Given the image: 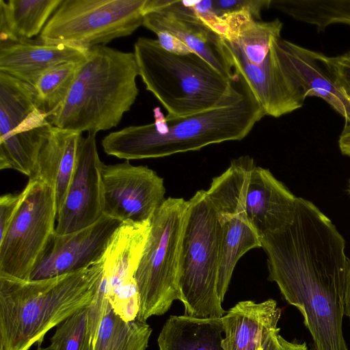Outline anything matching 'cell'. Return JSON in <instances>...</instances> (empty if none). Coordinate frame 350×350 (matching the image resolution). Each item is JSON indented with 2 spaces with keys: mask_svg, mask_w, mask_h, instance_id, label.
Instances as JSON below:
<instances>
[{
  "mask_svg": "<svg viewBox=\"0 0 350 350\" xmlns=\"http://www.w3.org/2000/svg\"><path fill=\"white\" fill-rule=\"evenodd\" d=\"M153 123L129 126L101 142L105 152L129 160L159 158L244 139L266 116L245 81L238 77L230 94L216 107L191 116L166 118L159 107Z\"/></svg>",
  "mask_w": 350,
  "mask_h": 350,
  "instance_id": "obj_1",
  "label": "cell"
},
{
  "mask_svg": "<svg viewBox=\"0 0 350 350\" xmlns=\"http://www.w3.org/2000/svg\"><path fill=\"white\" fill-rule=\"evenodd\" d=\"M103 256L78 271L45 280L0 275V350H29L41 345L46 332L96 296L103 274Z\"/></svg>",
  "mask_w": 350,
  "mask_h": 350,
  "instance_id": "obj_2",
  "label": "cell"
},
{
  "mask_svg": "<svg viewBox=\"0 0 350 350\" xmlns=\"http://www.w3.org/2000/svg\"><path fill=\"white\" fill-rule=\"evenodd\" d=\"M138 75L133 53L90 46L66 98L46 119L53 126L81 133L116 127L137 99Z\"/></svg>",
  "mask_w": 350,
  "mask_h": 350,
  "instance_id": "obj_3",
  "label": "cell"
},
{
  "mask_svg": "<svg viewBox=\"0 0 350 350\" xmlns=\"http://www.w3.org/2000/svg\"><path fill=\"white\" fill-rule=\"evenodd\" d=\"M139 76L166 109V118L211 109L232 91L233 81L196 53L175 54L157 40L140 37L134 44Z\"/></svg>",
  "mask_w": 350,
  "mask_h": 350,
  "instance_id": "obj_4",
  "label": "cell"
},
{
  "mask_svg": "<svg viewBox=\"0 0 350 350\" xmlns=\"http://www.w3.org/2000/svg\"><path fill=\"white\" fill-rule=\"evenodd\" d=\"M219 230L216 213L206 195L198 191L188 200L178 286L185 315L222 317L226 311L217 290Z\"/></svg>",
  "mask_w": 350,
  "mask_h": 350,
  "instance_id": "obj_5",
  "label": "cell"
},
{
  "mask_svg": "<svg viewBox=\"0 0 350 350\" xmlns=\"http://www.w3.org/2000/svg\"><path fill=\"white\" fill-rule=\"evenodd\" d=\"M188 200L170 197L150 219V230L135 273L141 321L165 314L181 300L178 286Z\"/></svg>",
  "mask_w": 350,
  "mask_h": 350,
  "instance_id": "obj_6",
  "label": "cell"
},
{
  "mask_svg": "<svg viewBox=\"0 0 350 350\" xmlns=\"http://www.w3.org/2000/svg\"><path fill=\"white\" fill-rule=\"evenodd\" d=\"M255 166L250 156L234 159L221 174L213 178L206 190L216 213L219 230L217 290L222 302L239 260L248 251L262 247L260 237L245 211L247 185Z\"/></svg>",
  "mask_w": 350,
  "mask_h": 350,
  "instance_id": "obj_7",
  "label": "cell"
},
{
  "mask_svg": "<svg viewBox=\"0 0 350 350\" xmlns=\"http://www.w3.org/2000/svg\"><path fill=\"white\" fill-rule=\"evenodd\" d=\"M146 0H62L39 38L87 47L131 35L143 23Z\"/></svg>",
  "mask_w": 350,
  "mask_h": 350,
  "instance_id": "obj_8",
  "label": "cell"
},
{
  "mask_svg": "<svg viewBox=\"0 0 350 350\" xmlns=\"http://www.w3.org/2000/svg\"><path fill=\"white\" fill-rule=\"evenodd\" d=\"M20 206L0 239V275L29 280L55 232L57 205L54 189L29 180Z\"/></svg>",
  "mask_w": 350,
  "mask_h": 350,
  "instance_id": "obj_9",
  "label": "cell"
},
{
  "mask_svg": "<svg viewBox=\"0 0 350 350\" xmlns=\"http://www.w3.org/2000/svg\"><path fill=\"white\" fill-rule=\"evenodd\" d=\"M36 106L33 86L0 72V169L29 178L53 126Z\"/></svg>",
  "mask_w": 350,
  "mask_h": 350,
  "instance_id": "obj_10",
  "label": "cell"
},
{
  "mask_svg": "<svg viewBox=\"0 0 350 350\" xmlns=\"http://www.w3.org/2000/svg\"><path fill=\"white\" fill-rule=\"evenodd\" d=\"M101 179L103 215L122 223L150 220L165 200L163 178L147 166L103 163Z\"/></svg>",
  "mask_w": 350,
  "mask_h": 350,
  "instance_id": "obj_11",
  "label": "cell"
},
{
  "mask_svg": "<svg viewBox=\"0 0 350 350\" xmlns=\"http://www.w3.org/2000/svg\"><path fill=\"white\" fill-rule=\"evenodd\" d=\"M150 230V220L124 222L103 255L100 286L114 312L126 321L137 319L139 293L135 273Z\"/></svg>",
  "mask_w": 350,
  "mask_h": 350,
  "instance_id": "obj_12",
  "label": "cell"
},
{
  "mask_svg": "<svg viewBox=\"0 0 350 350\" xmlns=\"http://www.w3.org/2000/svg\"><path fill=\"white\" fill-rule=\"evenodd\" d=\"M280 39V38H279ZM274 40L265 60L250 62L233 42L221 38V50L228 66L247 84L266 116L279 118L301 108L306 98L281 63Z\"/></svg>",
  "mask_w": 350,
  "mask_h": 350,
  "instance_id": "obj_13",
  "label": "cell"
},
{
  "mask_svg": "<svg viewBox=\"0 0 350 350\" xmlns=\"http://www.w3.org/2000/svg\"><path fill=\"white\" fill-rule=\"evenodd\" d=\"M142 26L154 33L167 32L233 81L237 79L221 50V37L194 13L188 1L146 0Z\"/></svg>",
  "mask_w": 350,
  "mask_h": 350,
  "instance_id": "obj_14",
  "label": "cell"
},
{
  "mask_svg": "<svg viewBox=\"0 0 350 350\" xmlns=\"http://www.w3.org/2000/svg\"><path fill=\"white\" fill-rule=\"evenodd\" d=\"M96 135L89 132L81 140L75 169L57 216L55 233L57 234L85 228L103 215V162L97 150Z\"/></svg>",
  "mask_w": 350,
  "mask_h": 350,
  "instance_id": "obj_15",
  "label": "cell"
},
{
  "mask_svg": "<svg viewBox=\"0 0 350 350\" xmlns=\"http://www.w3.org/2000/svg\"><path fill=\"white\" fill-rule=\"evenodd\" d=\"M122 224L103 215L94 224L78 231L66 234L55 232L29 280L53 278L90 267L103 256Z\"/></svg>",
  "mask_w": 350,
  "mask_h": 350,
  "instance_id": "obj_16",
  "label": "cell"
},
{
  "mask_svg": "<svg viewBox=\"0 0 350 350\" xmlns=\"http://www.w3.org/2000/svg\"><path fill=\"white\" fill-rule=\"evenodd\" d=\"M278 56L301 88L304 97L324 100L346 123H350V100L340 90L327 68L324 54L280 38L275 42Z\"/></svg>",
  "mask_w": 350,
  "mask_h": 350,
  "instance_id": "obj_17",
  "label": "cell"
},
{
  "mask_svg": "<svg viewBox=\"0 0 350 350\" xmlns=\"http://www.w3.org/2000/svg\"><path fill=\"white\" fill-rule=\"evenodd\" d=\"M88 49L79 44L40 38L1 42L0 72L33 86L42 74L54 67L84 59Z\"/></svg>",
  "mask_w": 350,
  "mask_h": 350,
  "instance_id": "obj_18",
  "label": "cell"
},
{
  "mask_svg": "<svg viewBox=\"0 0 350 350\" xmlns=\"http://www.w3.org/2000/svg\"><path fill=\"white\" fill-rule=\"evenodd\" d=\"M297 198L269 169L255 166L247 188L245 211L260 238L288 226Z\"/></svg>",
  "mask_w": 350,
  "mask_h": 350,
  "instance_id": "obj_19",
  "label": "cell"
},
{
  "mask_svg": "<svg viewBox=\"0 0 350 350\" xmlns=\"http://www.w3.org/2000/svg\"><path fill=\"white\" fill-rule=\"evenodd\" d=\"M281 312L273 299L239 302L221 317L224 350H258L278 327Z\"/></svg>",
  "mask_w": 350,
  "mask_h": 350,
  "instance_id": "obj_20",
  "label": "cell"
},
{
  "mask_svg": "<svg viewBox=\"0 0 350 350\" xmlns=\"http://www.w3.org/2000/svg\"><path fill=\"white\" fill-rule=\"evenodd\" d=\"M82 133L52 126L39 150L29 180L50 185L55 191L57 213L64 202L77 163Z\"/></svg>",
  "mask_w": 350,
  "mask_h": 350,
  "instance_id": "obj_21",
  "label": "cell"
},
{
  "mask_svg": "<svg viewBox=\"0 0 350 350\" xmlns=\"http://www.w3.org/2000/svg\"><path fill=\"white\" fill-rule=\"evenodd\" d=\"M221 317L170 316L158 337L159 350H224Z\"/></svg>",
  "mask_w": 350,
  "mask_h": 350,
  "instance_id": "obj_22",
  "label": "cell"
},
{
  "mask_svg": "<svg viewBox=\"0 0 350 350\" xmlns=\"http://www.w3.org/2000/svg\"><path fill=\"white\" fill-rule=\"evenodd\" d=\"M62 0H0V40L17 42L41 33Z\"/></svg>",
  "mask_w": 350,
  "mask_h": 350,
  "instance_id": "obj_23",
  "label": "cell"
},
{
  "mask_svg": "<svg viewBox=\"0 0 350 350\" xmlns=\"http://www.w3.org/2000/svg\"><path fill=\"white\" fill-rule=\"evenodd\" d=\"M221 17L225 21L228 29L225 38L234 42L253 64L262 62L270 51L272 42L281 38L283 24L278 18L260 21L246 11Z\"/></svg>",
  "mask_w": 350,
  "mask_h": 350,
  "instance_id": "obj_24",
  "label": "cell"
},
{
  "mask_svg": "<svg viewBox=\"0 0 350 350\" xmlns=\"http://www.w3.org/2000/svg\"><path fill=\"white\" fill-rule=\"evenodd\" d=\"M151 333L146 322L121 319L108 301L92 350H146Z\"/></svg>",
  "mask_w": 350,
  "mask_h": 350,
  "instance_id": "obj_25",
  "label": "cell"
},
{
  "mask_svg": "<svg viewBox=\"0 0 350 350\" xmlns=\"http://www.w3.org/2000/svg\"><path fill=\"white\" fill-rule=\"evenodd\" d=\"M83 60L54 67L42 74L33 86L36 106L47 117L66 98Z\"/></svg>",
  "mask_w": 350,
  "mask_h": 350,
  "instance_id": "obj_26",
  "label": "cell"
},
{
  "mask_svg": "<svg viewBox=\"0 0 350 350\" xmlns=\"http://www.w3.org/2000/svg\"><path fill=\"white\" fill-rule=\"evenodd\" d=\"M87 328V308L68 317L57 325L51 338L53 350H81Z\"/></svg>",
  "mask_w": 350,
  "mask_h": 350,
  "instance_id": "obj_27",
  "label": "cell"
},
{
  "mask_svg": "<svg viewBox=\"0 0 350 350\" xmlns=\"http://www.w3.org/2000/svg\"><path fill=\"white\" fill-rule=\"evenodd\" d=\"M270 2L271 0H214L212 5L219 16L246 11L259 21L262 11L270 8Z\"/></svg>",
  "mask_w": 350,
  "mask_h": 350,
  "instance_id": "obj_28",
  "label": "cell"
},
{
  "mask_svg": "<svg viewBox=\"0 0 350 350\" xmlns=\"http://www.w3.org/2000/svg\"><path fill=\"white\" fill-rule=\"evenodd\" d=\"M323 60L336 84L350 100V51L334 57L324 55Z\"/></svg>",
  "mask_w": 350,
  "mask_h": 350,
  "instance_id": "obj_29",
  "label": "cell"
},
{
  "mask_svg": "<svg viewBox=\"0 0 350 350\" xmlns=\"http://www.w3.org/2000/svg\"><path fill=\"white\" fill-rule=\"evenodd\" d=\"M23 198V191L20 193H7L0 198V239L6 233Z\"/></svg>",
  "mask_w": 350,
  "mask_h": 350,
  "instance_id": "obj_30",
  "label": "cell"
},
{
  "mask_svg": "<svg viewBox=\"0 0 350 350\" xmlns=\"http://www.w3.org/2000/svg\"><path fill=\"white\" fill-rule=\"evenodd\" d=\"M262 350H308L307 344L290 342L280 334V328L273 329L264 342Z\"/></svg>",
  "mask_w": 350,
  "mask_h": 350,
  "instance_id": "obj_31",
  "label": "cell"
},
{
  "mask_svg": "<svg viewBox=\"0 0 350 350\" xmlns=\"http://www.w3.org/2000/svg\"><path fill=\"white\" fill-rule=\"evenodd\" d=\"M155 34L161 46L170 53L182 55L195 53L184 42L167 32L159 31Z\"/></svg>",
  "mask_w": 350,
  "mask_h": 350,
  "instance_id": "obj_32",
  "label": "cell"
},
{
  "mask_svg": "<svg viewBox=\"0 0 350 350\" xmlns=\"http://www.w3.org/2000/svg\"><path fill=\"white\" fill-rule=\"evenodd\" d=\"M338 146L343 155L350 157V123L345 122L339 137Z\"/></svg>",
  "mask_w": 350,
  "mask_h": 350,
  "instance_id": "obj_33",
  "label": "cell"
},
{
  "mask_svg": "<svg viewBox=\"0 0 350 350\" xmlns=\"http://www.w3.org/2000/svg\"><path fill=\"white\" fill-rule=\"evenodd\" d=\"M345 314L350 323V260L346 275L345 286Z\"/></svg>",
  "mask_w": 350,
  "mask_h": 350,
  "instance_id": "obj_34",
  "label": "cell"
},
{
  "mask_svg": "<svg viewBox=\"0 0 350 350\" xmlns=\"http://www.w3.org/2000/svg\"><path fill=\"white\" fill-rule=\"evenodd\" d=\"M37 350H53L51 345L46 347H42L41 345H38Z\"/></svg>",
  "mask_w": 350,
  "mask_h": 350,
  "instance_id": "obj_35",
  "label": "cell"
},
{
  "mask_svg": "<svg viewBox=\"0 0 350 350\" xmlns=\"http://www.w3.org/2000/svg\"><path fill=\"white\" fill-rule=\"evenodd\" d=\"M348 193L350 196V178L349 179V182H348Z\"/></svg>",
  "mask_w": 350,
  "mask_h": 350,
  "instance_id": "obj_36",
  "label": "cell"
},
{
  "mask_svg": "<svg viewBox=\"0 0 350 350\" xmlns=\"http://www.w3.org/2000/svg\"><path fill=\"white\" fill-rule=\"evenodd\" d=\"M263 347H260L258 350H262Z\"/></svg>",
  "mask_w": 350,
  "mask_h": 350,
  "instance_id": "obj_37",
  "label": "cell"
}]
</instances>
